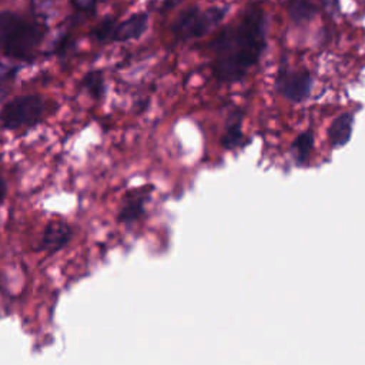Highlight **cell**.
I'll list each match as a JSON object with an SVG mask.
<instances>
[{
  "label": "cell",
  "instance_id": "1",
  "mask_svg": "<svg viewBox=\"0 0 365 365\" xmlns=\"http://www.w3.org/2000/svg\"><path fill=\"white\" fill-rule=\"evenodd\" d=\"M265 47V13L250 4L240 20L225 27L214 40V76L220 81H237L259 60Z\"/></svg>",
  "mask_w": 365,
  "mask_h": 365
},
{
  "label": "cell",
  "instance_id": "2",
  "mask_svg": "<svg viewBox=\"0 0 365 365\" xmlns=\"http://www.w3.org/2000/svg\"><path fill=\"white\" fill-rule=\"evenodd\" d=\"M227 13L225 7H210L200 10L198 7H191L184 10L174 21L171 30L177 40L185 41L197 37H202L211 29L218 26Z\"/></svg>",
  "mask_w": 365,
  "mask_h": 365
},
{
  "label": "cell",
  "instance_id": "3",
  "mask_svg": "<svg viewBox=\"0 0 365 365\" xmlns=\"http://www.w3.org/2000/svg\"><path fill=\"white\" fill-rule=\"evenodd\" d=\"M44 108V100L40 96H20L1 108L0 123L9 130L34 125L43 117Z\"/></svg>",
  "mask_w": 365,
  "mask_h": 365
},
{
  "label": "cell",
  "instance_id": "4",
  "mask_svg": "<svg viewBox=\"0 0 365 365\" xmlns=\"http://www.w3.org/2000/svg\"><path fill=\"white\" fill-rule=\"evenodd\" d=\"M46 34V27L36 21L19 20L3 43V51L7 57L24 60L29 58Z\"/></svg>",
  "mask_w": 365,
  "mask_h": 365
},
{
  "label": "cell",
  "instance_id": "5",
  "mask_svg": "<svg viewBox=\"0 0 365 365\" xmlns=\"http://www.w3.org/2000/svg\"><path fill=\"white\" fill-rule=\"evenodd\" d=\"M73 237L71 227L64 221H50L41 235L40 248L48 252H57L66 247Z\"/></svg>",
  "mask_w": 365,
  "mask_h": 365
},
{
  "label": "cell",
  "instance_id": "6",
  "mask_svg": "<svg viewBox=\"0 0 365 365\" xmlns=\"http://www.w3.org/2000/svg\"><path fill=\"white\" fill-rule=\"evenodd\" d=\"M148 26V16L145 13H137L120 23L115 27L113 40L115 41H127L138 38Z\"/></svg>",
  "mask_w": 365,
  "mask_h": 365
},
{
  "label": "cell",
  "instance_id": "7",
  "mask_svg": "<svg viewBox=\"0 0 365 365\" xmlns=\"http://www.w3.org/2000/svg\"><path fill=\"white\" fill-rule=\"evenodd\" d=\"M351 123H352L351 114H342L332 123L331 130H329V137H331L332 145L344 144L348 140V137L351 134Z\"/></svg>",
  "mask_w": 365,
  "mask_h": 365
},
{
  "label": "cell",
  "instance_id": "8",
  "mask_svg": "<svg viewBox=\"0 0 365 365\" xmlns=\"http://www.w3.org/2000/svg\"><path fill=\"white\" fill-rule=\"evenodd\" d=\"M144 202H145V197L144 195H134L131 197L121 208L120 214H118V221L121 222H133L135 220H138L141 217V214L144 212Z\"/></svg>",
  "mask_w": 365,
  "mask_h": 365
},
{
  "label": "cell",
  "instance_id": "9",
  "mask_svg": "<svg viewBox=\"0 0 365 365\" xmlns=\"http://www.w3.org/2000/svg\"><path fill=\"white\" fill-rule=\"evenodd\" d=\"M318 10L314 0H289L288 11L295 21H305L311 19Z\"/></svg>",
  "mask_w": 365,
  "mask_h": 365
},
{
  "label": "cell",
  "instance_id": "10",
  "mask_svg": "<svg viewBox=\"0 0 365 365\" xmlns=\"http://www.w3.org/2000/svg\"><path fill=\"white\" fill-rule=\"evenodd\" d=\"M115 20L113 17H106L104 20H101L94 29H93V38L97 41H107V40H113L114 31H115Z\"/></svg>",
  "mask_w": 365,
  "mask_h": 365
},
{
  "label": "cell",
  "instance_id": "11",
  "mask_svg": "<svg viewBox=\"0 0 365 365\" xmlns=\"http://www.w3.org/2000/svg\"><path fill=\"white\" fill-rule=\"evenodd\" d=\"M84 87L86 90L93 96V97H100L103 94V88H104V81H103V76L100 71H90L88 74H86L84 80Z\"/></svg>",
  "mask_w": 365,
  "mask_h": 365
},
{
  "label": "cell",
  "instance_id": "12",
  "mask_svg": "<svg viewBox=\"0 0 365 365\" xmlns=\"http://www.w3.org/2000/svg\"><path fill=\"white\" fill-rule=\"evenodd\" d=\"M20 19L13 13H0V46H3L11 29L17 24Z\"/></svg>",
  "mask_w": 365,
  "mask_h": 365
},
{
  "label": "cell",
  "instance_id": "13",
  "mask_svg": "<svg viewBox=\"0 0 365 365\" xmlns=\"http://www.w3.org/2000/svg\"><path fill=\"white\" fill-rule=\"evenodd\" d=\"M73 6L80 11H91L94 10L98 0H71Z\"/></svg>",
  "mask_w": 365,
  "mask_h": 365
},
{
  "label": "cell",
  "instance_id": "14",
  "mask_svg": "<svg viewBox=\"0 0 365 365\" xmlns=\"http://www.w3.org/2000/svg\"><path fill=\"white\" fill-rule=\"evenodd\" d=\"M181 1H184V0H164L163 4H161V9L163 10H170V9L175 7L177 4H180Z\"/></svg>",
  "mask_w": 365,
  "mask_h": 365
},
{
  "label": "cell",
  "instance_id": "15",
  "mask_svg": "<svg viewBox=\"0 0 365 365\" xmlns=\"http://www.w3.org/2000/svg\"><path fill=\"white\" fill-rule=\"evenodd\" d=\"M6 191H7L6 182H4V180L0 177V204H1L3 200L6 198Z\"/></svg>",
  "mask_w": 365,
  "mask_h": 365
}]
</instances>
